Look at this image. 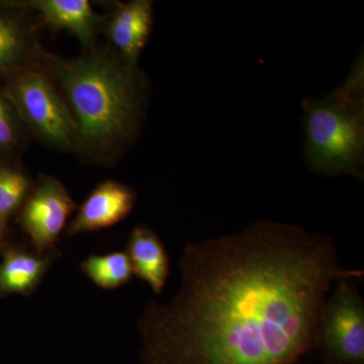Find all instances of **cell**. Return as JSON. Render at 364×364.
<instances>
[{
    "label": "cell",
    "instance_id": "e0dca14e",
    "mask_svg": "<svg viewBox=\"0 0 364 364\" xmlns=\"http://www.w3.org/2000/svg\"><path fill=\"white\" fill-rule=\"evenodd\" d=\"M325 364H330V363H325Z\"/></svg>",
    "mask_w": 364,
    "mask_h": 364
},
{
    "label": "cell",
    "instance_id": "8992f818",
    "mask_svg": "<svg viewBox=\"0 0 364 364\" xmlns=\"http://www.w3.org/2000/svg\"><path fill=\"white\" fill-rule=\"evenodd\" d=\"M76 210L77 205L59 179L46 174L38 177L18 214V224L36 253L56 250L60 235Z\"/></svg>",
    "mask_w": 364,
    "mask_h": 364
},
{
    "label": "cell",
    "instance_id": "30bf717a",
    "mask_svg": "<svg viewBox=\"0 0 364 364\" xmlns=\"http://www.w3.org/2000/svg\"><path fill=\"white\" fill-rule=\"evenodd\" d=\"M43 21L57 31H66L77 38L86 50L95 45L105 18L93 9L87 0H30L21 1Z\"/></svg>",
    "mask_w": 364,
    "mask_h": 364
},
{
    "label": "cell",
    "instance_id": "9c48e42d",
    "mask_svg": "<svg viewBox=\"0 0 364 364\" xmlns=\"http://www.w3.org/2000/svg\"><path fill=\"white\" fill-rule=\"evenodd\" d=\"M105 23L107 39L117 55L128 65L138 67L139 56L152 30V1L133 0L119 4Z\"/></svg>",
    "mask_w": 364,
    "mask_h": 364
},
{
    "label": "cell",
    "instance_id": "5bb4252c",
    "mask_svg": "<svg viewBox=\"0 0 364 364\" xmlns=\"http://www.w3.org/2000/svg\"><path fill=\"white\" fill-rule=\"evenodd\" d=\"M33 183L16 162L0 161V236L4 238L7 225L20 212Z\"/></svg>",
    "mask_w": 364,
    "mask_h": 364
},
{
    "label": "cell",
    "instance_id": "7a4b0ae2",
    "mask_svg": "<svg viewBox=\"0 0 364 364\" xmlns=\"http://www.w3.org/2000/svg\"><path fill=\"white\" fill-rule=\"evenodd\" d=\"M40 64L77 124V154L102 164L116 161L142 121L147 95L142 72L124 63L117 53L95 46L76 58L43 52Z\"/></svg>",
    "mask_w": 364,
    "mask_h": 364
},
{
    "label": "cell",
    "instance_id": "3957f363",
    "mask_svg": "<svg viewBox=\"0 0 364 364\" xmlns=\"http://www.w3.org/2000/svg\"><path fill=\"white\" fill-rule=\"evenodd\" d=\"M363 70L321 100L304 102L305 158L318 174L363 176L364 124Z\"/></svg>",
    "mask_w": 364,
    "mask_h": 364
},
{
    "label": "cell",
    "instance_id": "6da1fadb",
    "mask_svg": "<svg viewBox=\"0 0 364 364\" xmlns=\"http://www.w3.org/2000/svg\"><path fill=\"white\" fill-rule=\"evenodd\" d=\"M178 269L174 296L139 318L144 364H298L332 287L364 275L327 235L272 220L189 242Z\"/></svg>",
    "mask_w": 364,
    "mask_h": 364
},
{
    "label": "cell",
    "instance_id": "2e32d148",
    "mask_svg": "<svg viewBox=\"0 0 364 364\" xmlns=\"http://www.w3.org/2000/svg\"><path fill=\"white\" fill-rule=\"evenodd\" d=\"M4 239L6 238H4V237L0 236V251H1L2 247H4V243H6V242H4Z\"/></svg>",
    "mask_w": 364,
    "mask_h": 364
},
{
    "label": "cell",
    "instance_id": "ba28073f",
    "mask_svg": "<svg viewBox=\"0 0 364 364\" xmlns=\"http://www.w3.org/2000/svg\"><path fill=\"white\" fill-rule=\"evenodd\" d=\"M136 200L130 186L112 179L100 182L77 208L65 234L76 236L114 226L130 215Z\"/></svg>",
    "mask_w": 364,
    "mask_h": 364
},
{
    "label": "cell",
    "instance_id": "8fae6325",
    "mask_svg": "<svg viewBox=\"0 0 364 364\" xmlns=\"http://www.w3.org/2000/svg\"><path fill=\"white\" fill-rule=\"evenodd\" d=\"M0 261V298L35 293L44 279L55 258L56 250L44 255L4 243Z\"/></svg>",
    "mask_w": 364,
    "mask_h": 364
},
{
    "label": "cell",
    "instance_id": "4fadbf2b",
    "mask_svg": "<svg viewBox=\"0 0 364 364\" xmlns=\"http://www.w3.org/2000/svg\"><path fill=\"white\" fill-rule=\"evenodd\" d=\"M81 270L100 289H119L129 284L134 272L126 251L90 254L81 262Z\"/></svg>",
    "mask_w": 364,
    "mask_h": 364
},
{
    "label": "cell",
    "instance_id": "277c9868",
    "mask_svg": "<svg viewBox=\"0 0 364 364\" xmlns=\"http://www.w3.org/2000/svg\"><path fill=\"white\" fill-rule=\"evenodd\" d=\"M1 87L26 132L53 149L77 154V124L63 95L40 63L16 72Z\"/></svg>",
    "mask_w": 364,
    "mask_h": 364
},
{
    "label": "cell",
    "instance_id": "7c38bea8",
    "mask_svg": "<svg viewBox=\"0 0 364 364\" xmlns=\"http://www.w3.org/2000/svg\"><path fill=\"white\" fill-rule=\"evenodd\" d=\"M126 253L134 275L145 282L153 293L161 294L168 282L171 262L159 236L149 227L138 225L131 231Z\"/></svg>",
    "mask_w": 364,
    "mask_h": 364
},
{
    "label": "cell",
    "instance_id": "9a60e30c",
    "mask_svg": "<svg viewBox=\"0 0 364 364\" xmlns=\"http://www.w3.org/2000/svg\"><path fill=\"white\" fill-rule=\"evenodd\" d=\"M26 128L0 85V161L16 162L26 140Z\"/></svg>",
    "mask_w": 364,
    "mask_h": 364
},
{
    "label": "cell",
    "instance_id": "5b68a950",
    "mask_svg": "<svg viewBox=\"0 0 364 364\" xmlns=\"http://www.w3.org/2000/svg\"><path fill=\"white\" fill-rule=\"evenodd\" d=\"M330 364H364V301L355 280H339L326 299L317 345Z\"/></svg>",
    "mask_w": 364,
    "mask_h": 364
},
{
    "label": "cell",
    "instance_id": "52a82bcc",
    "mask_svg": "<svg viewBox=\"0 0 364 364\" xmlns=\"http://www.w3.org/2000/svg\"><path fill=\"white\" fill-rule=\"evenodd\" d=\"M33 21L21 1H0V85L21 69L40 63L44 51Z\"/></svg>",
    "mask_w": 364,
    "mask_h": 364
}]
</instances>
